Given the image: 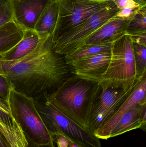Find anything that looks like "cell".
I'll return each instance as SVG.
<instances>
[{"mask_svg": "<svg viewBox=\"0 0 146 147\" xmlns=\"http://www.w3.org/2000/svg\"><path fill=\"white\" fill-rule=\"evenodd\" d=\"M138 80L133 41L126 34L112 43L109 66L98 84L102 90L115 88L127 92Z\"/></svg>", "mask_w": 146, "mask_h": 147, "instance_id": "cell-3", "label": "cell"}, {"mask_svg": "<svg viewBox=\"0 0 146 147\" xmlns=\"http://www.w3.org/2000/svg\"><path fill=\"white\" fill-rule=\"evenodd\" d=\"M133 1L141 6L146 5V0H133Z\"/></svg>", "mask_w": 146, "mask_h": 147, "instance_id": "cell-29", "label": "cell"}, {"mask_svg": "<svg viewBox=\"0 0 146 147\" xmlns=\"http://www.w3.org/2000/svg\"><path fill=\"white\" fill-rule=\"evenodd\" d=\"M139 9V8L137 9L126 8L119 9L115 16L121 18H131L135 14Z\"/></svg>", "mask_w": 146, "mask_h": 147, "instance_id": "cell-23", "label": "cell"}, {"mask_svg": "<svg viewBox=\"0 0 146 147\" xmlns=\"http://www.w3.org/2000/svg\"><path fill=\"white\" fill-rule=\"evenodd\" d=\"M51 34L42 36L35 48L16 60H3L6 80L29 96L54 91L71 76L73 69L64 56L55 52Z\"/></svg>", "mask_w": 146, "mask_h": 147, "instance_id": "cell-1", "label": "cell"}, {"mask_svg": "<svg viewBox=\"0 0 146 147\" xmlns=\"http://www.w3.org/2000/svg\"><path fill=\"white\" fill-rule=\"evenodd\" d=\"M8 90V82L6 79L0 77V97L5 99Z\"/></svg>", "mask_w": 146, "mask_h": 147, "instance_id": "cell-24", "label": "cell"}, {"mask_svg": "<svg viewBox=\"0 0 146 147\" xmlns=\"http://www.w3.org/2000/svg\"><path fill=\"white\" fill-rule=\"evenodd\" d=\"M146 102V75L139 80L132 91L111 117L94 133L99 140H108L111 132L122 117L138 104Z\"/></svg>", "mask_w": 146, "mask_h": 147, "instance_id": "cell-9", "label": "cell"}, {"mask_svg": "<svg viewBox=\"0 0 146 147\" xmlns=\"http://www.w3.org/2000/svg\"><path fill=\"white\" fill-rule=\"evenodd\" d=\"M6 57H0V77H3L6 79V74L4 71L3 68V59Z\"/></svg>", "mask_w": 146, "mask_h": 147, "instance_id": "cell-27", "label": "cell"}, {"mask_svg": "<svg viewBox=\"0 0 146 147\" xmlns=\"http://www.w3.org/2000/svg\"><path fill=\"white\" fill-rule=\"evenodd\" d=\"M25 30L14 21L0 28V57H7L24 38Z\"/></svg>", "mask_w": 146, "mask_h": 147, "instance_id": "cell-14", "label": "cell"}, {"mask_svg": "<svg viewBox=\"0 0 146 147\" xmlns=\"http://www.w3.org/2000/svg\"><path fill=\"white\" fill-rule=\"evenodd\" d=\"M96 1H104V0H96Z\"/></svg>", "mask_w": 146, "mask_h": 147, "instance_id": "cell-31", "label": "cell"}, {"mask_svg": "<svg viewBox=\"0 0 146 147\" xmlns=\"http://www.w3.org/2000/svg\"><path fill=\"white\" fill-rule=\"evenodd\" d=\"M146 33V5L139 8L127 28L126 34L129 35Z\"/></svg>", "mask_w": 146, "mask_h": 147, "instance_id": "cell-18", "label": "cell"}, {"mask_svg": "<svg viewBox=\"0 0 146 147\" xmlns=\"http://www.w3.org/2000/svg\"><path fill=\"white\" fill-rule=\"evenodd\" d=\"M119 9L116 5L101 10L57 37L52 42L55 52L63 56L69 55L85 45L89 37L115 16Z\"/></svg>", "mask_w": 146, "mask_h": 147, "instance_id": "cell-6", "label": "cell"}, {"mask_svg": "<svg viewBox=\"0 0 146 147\" xmlns=\"http://www.w3.org/2000/svg\"><path fill=\"white\" fill-rule=\"evenodd\" d=\"M57 147H87L73 140L61 133L51 134Z\"/></svg>", "mask_w": 146, "mask_h": 147, "instance_id": "cell-21", "label": "cell"}, {"mask_svg": "<svg viewBox=\"0 0 146 147\" xmlns=\"http://www.w3.org/2000/svg\"><path fill=\"white\" fill-rule=\"evenodd\" d=\"M13 21L12 0H0V28Z\"/></svg>", "mask_w": 146, "mask_h": 147, "instance_id": "cell-20", "label": "cell"}, {"mask_svg": "<svg viewBox=\"0 0 146 147\" xmlns=\"http://www.w3.org/2000/svg\"><path fill=\"white\" fill-rule=\"evenodd\" d=\"M51 0H12L13 21L24 30H34L36 23Z\"/></svg>", "mask_w": 146, "mask_h": 147, "instance_id": "cell-11", "label": "cell"}, {"mask_svg": "<svg viewBox=\"0 0 146 147\" xmlns=\"http://www.w3.org/2000/svg\"><path fill=\"white\" fill-rule=\"evenodd\" d=\"M134 55L138 80L146 75V47L133 42Z\"/></svg>", "mask_w": 146, "mask_h": 147, "instance_id": "cell-19", "label": "cell"}, {"mask_svg": "<svg viewBox=\"0 0 146 147\" xmlns=\"http://www.w3.org/2000/svg\"><path fill=\"white\" fill-rule=\"evenodd\" d=\"M42 36L35 30H25L23 39L17 46L13 54L7 58L11 60H16L25 56L36 47Z\"/></svg>", "mask_w": 146, "mask_h": 147, "instance_id": "cell-17", "label": "cell"}, {"mask_svg": "<svg viewBox=\"0 0 146 147\" xmlns=\"http://www.w3.org/2000/svg\"><path fill=\"white\" fill-rule=\"evenodd\" d=\"M113 42L104 41L86 44L82 47L69 55L64 56L66 62L70 65L73 62L87 56L100 53H111Z\"/></svg>", "mask_w": 146, "mask_h": 147, "instance_id": "cell-16", "label": "cell"}, {"mask_svg": "<svg viewBox=\"0 0 146 147\" xmlns=\"http://www.w3.org/2000/svg\"><path fill=\"white\" fill-rule=\"evenodd\" d=\"M39 146H37V145H35V144H33L32 145H30L29 144H28V146L27 147H39Z\"/></svg>", "mask_w": 146, "mask_h": 147, "instance_id": "cell-30", "label": "cell"}, {"mask_svg": "<svg viewBox=\"0 0 146 147\" xmlns=\"http://www.w3.org/2000/svg\"><path fill=\"white\" fill-rule=\"evenodd\" d=\"M57 0H51L40 15L34 30L41 36L53 32L58 17Z\"/></svg>", "mask_w": 146, "mask_h": 147, "instance_id": "cell-15", "label": "cell"}, {"mask_svg": "<svg viewBox=\"0 0 146 147\" xmlns=\"http://www.w3.org/2000/svg\"><path fill=\"white\" fill-rule=\"evenodd\" d=\"M0 147H9L8 144L0 133Z\"/></svg>", "mask_w": 146, "mask_h": 147, "instance_id": "cell-28", "label": "cell"}, {"mask_svg": "<svg viewBox=\"0 0 146 147\" xmlns=\"http://www.w3.org/2000/svg\"><path fill=\"white\" fill-rule=\"evenodd\" d=\"M39 114L51 134L61 133L73 140L87 147H102L100 140L89 129L81 126L68 117L46 99L40 106Z\"/></svg>", "mask_w": 146, "mask_h": 147, "instance_id": "cell-7", "label": "cell"}, {"mask_svg": "<svg viewBox=\"0 0 146 147\" xmlns=\"http://www.w3.org/2000/svg\"><path fill=\"white\" fill-rule=\"evenodd\" d=\"M146 102L134 106L123 115L111 132L109 139L140 129L146 131Z\"/></svg>", "mask_w": 146, "mask_h": 147, "instance_id": "cell-12", "label": "cell"}, {"mask_svg": "<svg viewBox=\"0 0 146 147\" xmlns=\"http://www.w3.org/2000/svg\"><path fill=\"white\" fill-rule=\"evenodd\" d=\"M132 90L125 92L121 89L109 88L104 90L100 89L91 110L89 129L94 133L105 123L128 96Z\"/></svg>", "mask_w": 146, "mask_h": 147, "instance_id": "cell-8", "label": "cell"}, {"mask_svg": "<svg viewBox=\"0 0 146 147\" xmlns=\"http://www.w3.org/2000/svg\"><path fill=\"white\" fill-rule=\"evenodd\" d=\"M129 36L131 37L133 43L139 44L146 47V33Z\"/></svg>", "mask_w": 146, "mask_h": 147, "instance_id": "cell-25", "label": "cell"}, {"mask_svg": "<svg viewBox=\"0 0 146 147\" xmlns=\"http://www.w3.org/2000/svg\"><path fill=\"white\" fill-rule=\"evenodd\" d=\"M111 53L87 56L73 62L72 74L83 79L98 83L108 69Z\"/></svg>", "mask_w": 146, "mask_h": 147, "instance_id": "cell-10", "label": "cell"}, {"mask_svg": "<svg viewBox=\"0 0 146 147\" xmlns=\"http://www.w3.org/2000/svg\"><path fill=\"white\" fill-rule=\"evenodd\" d=\"M113 1L119 9L126 8L137 9L142 6L135 2L133 0H113Z\"/></svg>", "mask_w": 146, "mask_h": 147, "instance_id": "cell-22", "label": "cell"}, {"mask_svg": "<svg viewBox=\"0 0 146 147\" xmlns=\"http://www.w3.org/2000/svg\"><path fill=\"white\" fill-rule=\"evenodd\" d=\"M0 109L9 115H13L5 99L0 97Z\"/></svg>", "mask_w": 146, "mask_h": 147, "instance_id": "cell-26", "label": "cell"}, {"mask_svg": "<svg viewBox=\"0 0 146 147\" xmlns=\"http://www.w3.org/2000/svg\"><path fill=\"white\" fill-rule=\"evenodd\" d=\"M5 101L11 112L33 143L39 146L54 145V139L45 124L34 99L15 90L9 83V90Z\"/></svg>", "mask_w": 146, "mask_h": 147, "instance_id": "cell-4", "label": "cell"}, {"mask_svg": "<svg viewBox=\"0 0 146 147\" xmlns=\"http://www.w3.org/2000/svg\"><path fill=\"white\" fill-rule=\"evenodd\" d=\"M58 17L51 41L82 23L93 15L115 6L113 0H57Z\"/></svg>", "mask_w": 146, "mask_h": 147, "instance_id": "cell-5", "label": "cell"}, {"mask_svg": "<svg viewBox=\"0 0 146 147\" xmlns=\"http://www.w3.org/2000/svg\"><path fill=\"white\" fill-rule=\"evenodd\" d=\"M133 17L121 18L114 16L93 33L89 37L86 44L104 41L114 42L126 34L127 28Z\"/></svg>", "mask_w": 146, "mask_h": 147, "instance_id": "cell-13", "label": "cell"}, {"mask_svg": "<svg viewBox=\"0 0 146 147\" xmlns=\"http://www.w3.org/2000/svg\"><path fill=\"white\" fill-rule=\"evenodd\" d=\"M100 90L98 83L73 74L45 98L71 120L89 129L91 110Z\"/></svg>", "mask_w": 146, "mask_h": 147, "instance_id": "cell-2", "label": "cell"}]
</instances>
